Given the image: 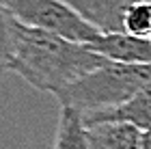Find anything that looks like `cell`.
<instances>
[{
  "mask_svg": "<svg viewBox=\"0 0 151 149\" xmlns=\"http://www.w3.org/2000/svg\"><path fill=\"white\" fill-rule=\"evenodd\" d=\"M106 63L86 43H76L54 32L15 24V54L11 71L32 89L58 95L82 76Z\"/></svg>",
  "mask_w": 151,
  "mask_h": 149,
  "instance_id": "obj_1",
  "label": "cell"
},
{
  "mask_svg": "<svg viewBox=\"0 0 151 149\" xmlns=\"http://www.w3.org/2000/svg\"><path fill=\"white\" fill-rule=\"evenodd\" d=\"M151 78L149 65H125L106 60L101 67L82 76L58 93L60 106H69L82 114L110 110L129 101Z\"/></svg>",
  "mask_w": 151,
  "mask_h": 149,
  "instance_id": "obj_2",
  "label": "cell"
},
{
  "mask_svg": "<svg viewBox=\"0 0 151 149\" xmlns=\"http://www.w3.org/2000/svg\"><path fill=\"white\" fill-rule=\"evenodd\" d=\"M19 24L60 35L76 43H91L99 30L86 24L63 0H2Z\"/></svg>",
  "mask_w": 151,
  "mask_h": 149,
  "instance_id": "obj_3",
  "label": "cell"
},
{
  "mask_svg": "<svg viewBox=\"0 0 151 149\" xmlns=\"http://www.w3.org/2000/svg\"><path fill=\"white\" fill-rule=\"evenodd\" d=\"M95 54L112 63L125 65H149L151 63V41L145 37H134L127 32H108L97 35L86 43Z\"/></svg>",
  "mask_w": 151,
  "mask_h": 149,
  "instance_id": "obj_4",
  "label": "cell"
},
{
  "mask_svg": "<svg viewBox=\"0 0 151 149\" xmlns=\"http://www.w3.org/2000/svg\"><path fill=\"white\" fill-rule=\"evenodd\" d=\"M86 127L97 125V123H129L138 127L140 132H145L151 127V78L138 89V93L125 101V104L110 108V110L101 112H91L84 114Z\"/></svg>",
  "mask_w": 151,
  "mask_h": 149,
  "instance_id": "obj_5",
  "label": "cell"
},
{
  "mask_svg": "<svg viewBox=\"0 0 151 149\" xmlns=\"http://www.w3.org/2000/svg\"><path fill=\"white\" fill-rule=\"evenodd\" d=\"M78 15L91 24L101 35L108 32H125L123 17L136 0H63Z\"/></svg>",
  "mask_w": 151,
  "mask_h": 149,
  "instance_id": "obj_6",
  "label": "cell"
},
{
  "mask_svg": "<svg viewBox=\"0 0 151 149\" xmlns=\"http://www.w3.org/2000/svg\"><path fill=\"white\" fill-rule=\"evenodd\" d=\"M142 132L129 123H97L88 127L91 149H140Z\"/></svg>",
  "mask_w": 151,
  "mask_h": 149,
  "instance_id": "obj_7",
  "label": "cell"
},
{
  "mask_svg": "<svg viewBox=\"0 0 151 149\" xmlns=\"http://www.w3.org/2000/svg\"><path fill=\"white\" fill-rule=\"evenodd\" d=\"M52 149H91L88 127L84 123V114L80 110L69 106H60Z\"/></svg>",
  "mask_w": 151,
  "mask_h": 149,
  "instance_id": "obj_8",
  "label": "cell"
},
{
  "mask_svg": "<svg viewBox=\"0 0 151 149\" xmlns=\"http://www.w3.org/2000/svg\"><path fill=\"white\" fill-rule=\"evenodd\" d=\"M15 24L17 19L0 0V78L11 71L13 54H15Z\"/></svg>",
  "mask_w": 151,
  "mask_h": 149,
  "instance_id": "obj_9",
  "label": "cell"
},
{
  "mask_svg": "<svg viewBox=\"0 0 151 149\" xmlns=\"http://www.w3.org/2000/svg\"><path fill=\"white\" fill-rule=\"evenodd\" d=\"M123 30L134 37L151 35V0H136L123 17Z\"/></svg>",
  "mask_w": 151,
  "mask_h": 149,
  "instance_id": "obj_10",
  "label": "cell"
},
{
  "mask_svg": "<svg viewBox=\"0 0 151 149\" xmlns=\"http://www.w3.org/2000/svg\"><path fill=\"white\" fill-rule=\"evenodd\" d=\"M149 41H151V35H149Z\"/></svg>",
  "mask_w": 151,
  "mask_h": 149,
  "instance_id": "obj_11",
  "label": "cell"
}]
</instances>
